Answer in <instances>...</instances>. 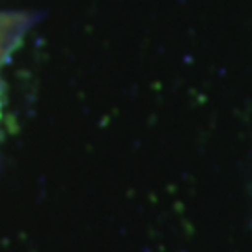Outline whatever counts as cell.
Masks as SVG:
<instances>
[{
	"label": "cell",
	"instance_id": "cell-1",
	"mask_svg": "<svg viewBox=\"0 0 252 252\" xmlns=\"http://www.w3.org/2000/svg\"><path fill=\"white\" fill-rule=\"evenodd\" d=\"M27 28V19L19 13H2L0 11V120H2V67L8 62L9 54L19 45L23 32Z\"/></svg>",
	"mask_w": 252,
	"mask_h": 252
}]
</instances>
